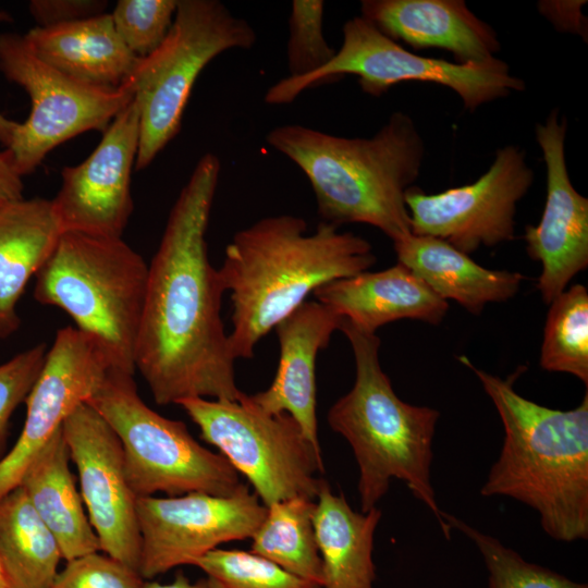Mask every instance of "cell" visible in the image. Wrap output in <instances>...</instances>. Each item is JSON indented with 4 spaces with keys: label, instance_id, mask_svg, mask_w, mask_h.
Masks as SVG:
<instances>
[{
    "label": "cell",
    "instance_id": "cell-1",
    "mask_svg": "<svg viewBox=\"0 0 588 588\" xmlns=\"http://www.w3.org/2000/svg\"><path fill=\"white\" fill-rule=\"evenodd\" d=\"M220 169L215 154L200 157L148 266L134 363L159 405L194 397L237 401L244 394L220 316L225 290L206 242Z\"/></svg>",
    "mask_w": 588,
    "mask_h": 588
},
{
    "label": "cell",
    "instance_id": "cell-2",
    "mask_svg": "<svg viewBox=\"0 0 588 588\" xmlns=\"http://www.w3.org/2000/svg\"><path fill=\"white\" fill-rule=\"evenodd\" d=\"M370 243L321 221L307 233L293 215L262 218L236 232L218 269L232 303L234 357L252 358L257 343L323 284L376 264Z\"/></svg>",
    "mask_w": 588,
    "mask_h": 588
},
{
    "label": "cell",
    "instance_id": "cell-3",
    "mask_svg": "<svg viewBox=\"0 0 588 588\" xmlns=\"http://www.w3.org/2000/svg\"><path fill=\"white\" fill-rule=\"evenodd\" d=\"M458 359L474 371L501 418L500 455L481 487L534 509L544 532L573 542L588 538V393L573 409L537 404L516 392V370L502 379Z\"/></svg>",
    "mask_w": 588,
    "mask_h": 588
},
{
    "label": "cell",
    "instance_id": "cell-4",
    "mask_svg": "<svg viewBox=\"0 0 588 588\" xmlns=\"http://www.w3.org/2000/svg\"><path fill=\"white\" fill-rule=\"evenodd\" d=\"M266 139L305 174L322 221L369 224L393 243L412 233L405 194L419 175L425 144L408 114L393 112L368 138L285 124Z\"/></svg>",
    "mask_w": 588,
    "mask_h": 588
},
{
    "label": "cell",
    "instance_id": "cell-5",
    "mask_svg": "<svg viewBox=\"0 0 588 588\" xmlns=\"http://www.w3.org/2000/svg\"><path fill=\"white\" fill-rule=\"evenodd\" d=\"M355 359L352 389L329 409L332 430L350 443L359 469L362 512L376 507L393 478L406 483L413 495L436 516L443 535L451 527L443 518L431 485L432 440L439 412L402 401L379 362L376 333L342 320Z\"/></svg>",
    "mask_w": 588,
    "mask_h": 588
},
{
    "label": "cell",
    "instance_id": "cell-6",
    "mask_svg": "<svg viewBox=\"0 0 588 588\" xmlns=\"http://www.w3.org/2000/svg\"><path fill=\"white\" fill-rule=\"evenodd\" d=\"M147 279L148 265L121 237L69 231L36 273L34 297L65 311L112 369L134 375Z\"/></svg>",
    "mask_w": 588,
    "mask_h": 588
},
{
    "label": "cell",
    "instance_id": "cell-7",
    "mask_svg": "<svg viewBox=\"0 0 588 588\" xmlns=\"http://www.w3.org/2000/svg\"><path fill=\"white\" fill-rule=\"evenodd\" d=\"M253 26L219 0H177L163 42L138 61L122 84L139 110L135 170H144L175 137L193 86L204 68L220 53L250 49Z\"/></svg>",
    "mask_w": 588,
    "mask_h": 588
},
{
    "label": "cell",
    "instance_id": "cell-8",
    "mask_svg": "<svg viewBox=\"0 0 588 588\" xmlns=\"http://www.w3.org/2000/svg\"><path fill=\"white\" fill-rule=\"evenodd\" d=\"M133 376L109 369L87 403L118 436L126 480L135 497L235 492L242 482L232 465L199 444L183 421L151 409L140 399Z\"/></svg>",
    "mask_w": 588,
    "mask_h": 588
},
{
    "label": "cell",
    "instance_id": "cell-9",
    "mask_svg": "<svg viewBox=\"0 0 588 588\" xmlns=\"http://www.w3.org/2000/svg\"><path fill=\"white\" fill-rule=\"evenodd\" d=\"M342 32V46L328 64L309 75L278 81L266 91L265 102L291 103L306 89L346 74L357 76L362 90L376 97L405 82L442 85L455 91L468 111L525 88L498 58L463 64L422 57L406 50L360 15L346 21Z\"/></svg>",
    "mask_w": 588,
    "mask_h": 588
},
{
    "label": "cell",
    "instance_id": "cell-10",
    "mask_svg": "<svg viewBox=\"0 0 588 588\" xmlns=\"http://www.w3.org/2000/svg\"><path fill=\"white\" fill-rule=\"evenodd\" d=\"M177 405L266 507L294 497L316 500L326 481L318 477L322 455L292 416L270 414L245 393L237 401L194 397Z\"/></svg>",
    "mask_w": 588,
    "mask_h": 588
},
{
    "label": "cell",
    "instance_id": "cell-11",
    "mask_svg": "<svg viewBox=\"0 0 588 588\" xmlns=\"http://www.w3.org/2000/svg\"><path fill=\"white\" fill-rule=\"evenodd\" d=\"M0 71L25 89L32 109L7 147L20 175L33 172L57 146L87 131H101L132 100L133 93L72 78L42 61L25 36L0 34Z\"/></svg>",
    "mask_w": 588,
    "mask_h": 588
},
{
    "label": "cell",
    "instance_id": "cell-12",
    "mask_svg": "<svg viewBox=\"0 0 588 588\" xmlns=\"http://www.w3.org/2000/svg\"><path fill=\"white\" fill-rule=\"evenodd\" d=\"M138 572L147 580L195 562L220 544L252 538L267 507L242 483L230 495L191 492L136 499Z\"/></svg>",
    "mask_w": 588,
    "mask_h": 588
},
{
    "label": "cell",
    "instance_id": "cell-13",
    "mask_svg": "<svg viewBox=\"0 0 588 588\" xmlns=\"http://www.w3.org/2000/svg\"><path fill=\"white\" fill-rule=\"evenodd\" d=\"M534 182L526 152L507 145L497 150L489 169L475 182L426 194H405L411 232L443 240L469 255L481 246L512 241L518 201Z\"/></svg>",
    "mask_w": 588,
    "mask_h": 588
},
{
    "label": "cell",
    "instance_id": "cell-14",
    "mask_svg": "<svg viewBox=\"0 0 588 588\" xmlns=\"http://www.w3.org/2000/svg\"><path fill=\"white\" fill-rule=\"evenodd\" d=\"M62 430L100 551L138 572L142 540L137 498L126 480L118 436L87 402L68 416Z\"/></svg>",
    "mask_w": 588,
    "mask_h": 588
},
{
    "label": "cell",
    "instance_id": "cell-15",
    "mask_svg": "<svg viewBox=\"0 0 588 588\" xmlns=\"http://www.w3.org/2000/svg\"><path fill=\"white\" fill-rule=\"evenodd\" d=\"M139 143V110L133 100L102 132L95 150L65 167L52 200L62 232L121 237L134 205L131 175Z\"/></svg>",
    "mask_w": 588,
    "mask_h": 588
},
{
    "label": "cell",
    "instance_id": "cell-16",
    "mask_svg": "<svg viewBox=\"0 0 588 588\" xmlns=\"http://www.w3.org/2000/svg\"><path fill=\"white\" fill-rule=\"evenodd\" d=\"M110 362L101 345L74 327L58 330L26 397V418L12 450L0 460V499L15 489L34 455L68 416L95 393Z\"/></svg>",
    "mask_w": 588,
    "mask_h": 588
},
{
    "label": "cell",
    "instance_id": "cell-17",
    "mask_svg": "<svg viewBox=\"0 0 588 588\" xmlns=\"http://www.w3.org/2000/svg\"><path fill=\"white\" fill-rule=\"evenodd\" d=\"M566 120L553 109L536 126L547 171L544 209L537 225H527L531 259L541 264L537 287L550 304L588 266V199L573 186L565 160Z\"/></svg>",
    "mask_w": 588,
    "mask_h": 588
},
{
    "label": "cell",
    "instance_id": "cell-18",
    "mask_svg": "<svg viewBox=\"0 0 588 588\" xmlns=\"http://www.w3.org/2000/svg\"><path fill=\"white\" fill-rule=\"evenodd\" d=\"M343 318L319 302H304L277 327L280 360L272 383L250 395L270 414L286 413L321 452L316 414V357L326 348Z\"/></svg>",
    "mask_w": 588,
    "mask_h": 588
},
{
    "label": "cell",
    "instance_id": "cell-19",
    "mask_svg": "<svg viewBox=\"0 0 588 588\" xmlns=\"http://www.w3.org/2000/svg\"><path fill=\"white\" fill-rule=\"evenodd\" d=\"M360 12L391 39L446 50L457 63H485L500 50L495 30L462 0H364Z\"/></svg>",
    "mask_w": 588,
    "mask_h": 588
},
{
    "label": "cell",
    "instance_id": "cell-20",
    "mask_svg": "<svg viewBox=\"0 0 588 588\" xmlns=\"http://www.w3.org/2000/svg\"><path fill=\"white\" fill-rule=\"evenodd\" d=\"M317 302L362 330L376 333L401 319L438 324L449 304L401 264L377 272H362L323 284L314 291Z\"/></svg>",
    "mask_w": 588,
    "mask_h": 588
},
{
    "label": "cell",
    "instance_id": "cell-21",
    "mask_svg": "<svg viewBox=\"0 0 588 588\" xmlns=\"http://www.w3.org/2000/svg\"><path fill=\"white\" fill-rule=\"evenodd\" d=\"M24 36L42 61L94 86L120 87L138 61L118 35L110 13L49 27L37 26Z\"/></svg>",
    "mask_w": 588,
    "mask_h": 588
},
{
    "label": "cell",
    "instance_id": "cell-22",
    "mask_svg": "<svg viewBox=\"0 0 588 588\" xmlns=\"http://www.w3.org/2000/svg\"><path fill=\"white\" fill-rule=\"evenodd\" d=\"M393 246L399 264L442 299H453L471 314H480L487 304L512 298L524 279L519 272L487 269L437 237L411 233Z\"/></svg>",
    "mask_w": 588,
    "mask_h": 588
},
{
    "label": "cell",
    "instance_id": "cell-23",
    "mask_svg": "<svg viewBox=\"0 0 588 588\" xmlns=\"http://www.w3.org/2000/svg\"><path fill=\"white\" fill-rule=\"evenodd\" d=\"M61 234L51 199L23 198L0 208V339L19 329L17 302Z\"/></svg>",
    "mask_w": 588,
    "mask_h": 588
},
{
    "label": "cell",
    "instance_id": "cell-24",
    "mask_svg": "<svg viewBox=\"0 0 588 588\" xmlns=\"http://www.w3.org/2000/svg\"><path fill=\"white\" fill-rule=\"evenodd\" d=\"M70 458L61 426L34 455L19 485L54 536L66 562L100 551L70 470Z\"/></svg>",
    "mask_w": 588,
    "mask_h": 588
},
{
    "label": "cell",
    "instance_id": "cell-25",
    "mask_svg": "<svg viewBox=\"0 0 588 588\" xmlns=\"http://www.w3.org/2000/svg\"><path fill=\"white\" fill-rule=\"evenodd\" d=\"M381 515L377 507L354 511L342 493H333L323 482L313 514L322 562L321 588H373V540Z\"/></svg>",
    "mask_w": 588,
    "mask_h": 588
},
{
    "label": "cell",
    "instance_id": "cell-26",
    "mask_svg": "<svg viewBox=\"0 0 588 588\" xmlns=\"http://www.w3.org/2000/svg\"><path fill=\"white\" fill-rule=\"evenodd\" d=\"M62 558L24 489L0 499V566L7 588H50Z\"/></svg>",
    "mask_w": 588,
    "mask_h": 588
},
{
    "label": "cell",
    "instance_id": "cell-27",
    "mask_svg": "<svg viewBox=\"0 0 588 588\" xmlns=\"http://www.w3.org/2000/svg\"><path fill=\"white\" fill-rule=\"evenodd\" d=\"M315 500L294 497L267 506L252 537L250 552L322 587V562L315 536Z\"/></svg>",
    "mask_w": 588,
    "mask_h": 588
},
{
    "label": "cell",
    "instance_id": "cell-28",
    "mask_svg": "<svg viewBox=\"0 0 588 588\" xmlns=\"http://www.w3.org/2000/svg\"><path fill=\"white\" fill-rule=\"evenodd\" d=\"M547 371L571 373L588 385V291L574 284L550 303L540 351Z\"/></svg>",
    "mask_w": 588,
    "mask_h": 588
},
{
    "label": "cell",
    "instance_id": "cell-29",
    "mask_svg": "<svg viewBox=\"0 0 588 588\" xmlns=\"http://www.w3.org/2000/svg\"><path fill=\"white\" fill-rule=\"evenodd\" d=\"M443 518L467 536L481 553L488 571L489 588H588L562 574L530 563L499 539L485 534L464 520L443 512Z\"/></svg>",
    "mask_w": 588,
    "mask_h": 588
},
{
    "label": "cell",
    "instance_id": "cell-30",
    "mask_svg": "<svg viewBox=\"0 0 588 588\" xmlns=\"http://www.w3.org/2000/svg\"><path fill=\"white\" fill-rule=\"evenodd\" d=\"M194 566L206 574L207 588H321L250 551L217 548Z\"/></svg>",
    "mask_w": 588,
    "mask_h": 588
},
{
    "label": "cell",
    "instance_id": "cell-31",
    "mask_svg": "<svg viewBox=\"0 0 588 588\" xmlns=\"http://www.w3.org/2000/svg\"><path fill=\"white\" fill-rule=\"evenodd\" d=\"M323 14L322 0L292 1L286 44L289 77L313 74L335 56L336 50L323 35Z\"/></svg>",
    "mask_w": 588,
    "mask_h": 588
},
{
    "label": "cell",
    "instance_id": "cell-32",
    "mask_svg": "<svg viewBox=\"0 0 588 588\" xmlns=\"http://www.w3.org/2000/svg\"><path fill=\"white\" fill-rule=\"evenodd\" d=\"M177 0H119L110 13L114 28L137 58L152 53L166 39Z\"/></svg>",
    "mask_w": 588,
    "mask_h": 588
},
{
    "label": "cell",
    "instance_id": "cell-33",
    "mask_svg": "<svg viewBox=\"0 0 588 588\" xmlns=\"http://www.w3.org/2000/svg\"><path fill=\"white\" fill-rule=\"evenodd\" d=\"M144 581L136 569L95 552L68 561L50 588H140Z\"/></svg>",
    "mask_w": 588,
    "mask_h": 588
},
{
    "label": "cell",
    "instance_id": "cell-34",
    "mask_svg": "<svg viewBox=\"0 0 588 588\" xmlns=\"http://www.w3.org/2000/svg\"><path fill=\"white\" fill-rule=\"evenodd\" d=\"M47 347L37 344L0 365V452L5 443L10 418L28 396L45 363Z\"/></svg>",
    "mask_w": 588,
    "mask_h": 588
},
{
    "label": "cell",
    "instance_id": "cell-35",
    "mask_svg": "<svg viewBox=\"0 0 588 588\" xmlns=\"http://www.w3.org/2000/svg\"><path fill=\"white\" fill-rule=\"evenodd\" d=\"M105 0H32L29 13L39 27H49L106 13Z\"/></svg>",
    "mask_w": 588,
    "mask_h": 588
},
{
    "label": "cell",
    "instance_id": "cell-36",
    "mask_svg": "<svg viewBox=\"0 0 588 588\" xmlns=\"http://www.w3.org/2000/svg\"><path fill=\"white\" fill-rule=\"evenodd\" d=\"M24 184L22 175L14 168L8 149L0 151V208L23 199Z\"/></svg>",
    "mask_w": 588,
    "mask_h": 588
},
{
    "label": "cell",
    "instance_id": "cell-37",
    "mask_svg": "<svg viewBox=\"0 0 588 588\" xmlns=\"http://www.w3.org/2000/svg\"><path fill=\"white\" fill-rule=\"evenodd\" d=\"M140 588H207L205 580L192 581L183 572H179L173 581L160 584L158 581H144Z\"/></svg>",
    "mask_w": 588,
    "mask_h": 588
},
{
    "label": "cell",
    "instance_id": "cell-38",
    "mask_svg": "<svg viewBox=\"0 0 588 588\" xmlns=\"http://www.w3.org/2000/svg\"><path fill=\"white\" fill-rule=\"evenodd\" d=\"M11 20V16L7 12L0 11V22H8ZM17 124V122L11 121L0 113V143L4 145L5 148L9 147Z\"/></svg>",
    "mask_w": 588,
    "mask_h": 588
},
{
    "label": "cell",
    "instance_id": "cell-39",
    "mask_svg": "<svg viewBox=\"0 0 588 588\" xmlns=\"http://www.w3.org/2000/svg\"><path fill=\"white\" fill-rule=\"evenodd\" d=\"M0 588H7V585H5V581H4V578H3V574H2V571H1V566H0Z\"/></svg>",
    "mask_w": 588,
    "mask_h": 588
}]
</instances>
